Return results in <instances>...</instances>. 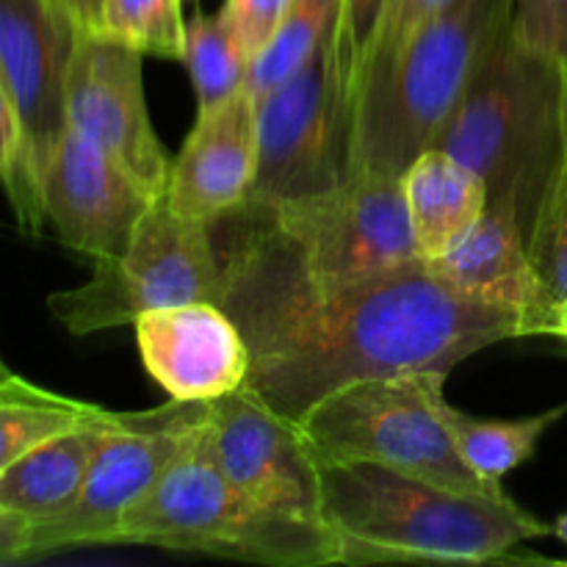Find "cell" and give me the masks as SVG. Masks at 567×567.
<instances>
[{"label": "cell", "mask_w": 567, "mask_h": 567, "mask_svg": "<svg viewBox=\"0 0 567 567\" xmlns=\"http://www.w3.org/2000/svg\"><path fill=\"white\" fill-rule=\"evenodd\" d=\"M454 3L457 0H391L374 39H371L369 50H365L363 61H360L354 86H358L363 72L382 64H391L426 25H432L437 17L446 14Z\"/></svg>", "instance_id": "4316f807"}, {"label": "cell", "mask_w": 567, "mask_h": 567, "mask_svg": "<svg viewBox=\"0 0 567 567\" xmlns=\"http://www.w3.org/2000/svg\"><path fill=\"white\" fill-rule=\"evenodd\" d=\"M354 53L341 25L288 81L258 97V172L241 208L327 192L349 177Z\"/></svg>", "instance_id": "52a82bcc"}, {"label": "cell", "mask_w": 567, "mask_h": 567, "mask_svg": "<svg viewBox=\"0 0 567 567\" xmlns=\"http://www.w3.org/2000/svg\"><path fill=\"white\" fill-rule=\"evenodd\" d=\"M293 0H225L227 22L249 61L271 42Z\"/></svg>", "instance_id": "f1b7e54d"}, {"label": "cell", "mask_w": 567, "mask_h": 567, "mask_svg": "<svg viewBox=\"0 0 567 567\" xmlns=\"http://www.w3.org/2000/svg\"><path fill=\"white\" fill-rule=\"evenodd\" d=\"M208 402H177L122 413L70 507L28 526V559L72 548L114 546L122 518L158 482L172 460L208 421Z\"/></svg>", "instance_id": "9c48e42d"}, {"label": "cell", "mask_w": 567, "mask_h": 567, "mask_svg": "<svg viewBox=\"0 0 567 567\" xmlns=\"http://www.w3.org/2000/svg\"><path fill=\"white\" fill-rule=\"evenodd\" d=\"M258 172V100L247 86L197 111L186 144L172 161L164 199L186 219L214 221L236 214Z\"/></svg>", "instance_id": "2e32d148"}, {"label": "cell", "mask_w": 567, "mask_h": 567, "mask_svg": "<svg viewBox=\"0 0 567 567\" xmlns=\"http://www.w3.org/2000/svg\"><path fill=\"white\" fill-rule=\"evenodd\" d=\"M109 413L105 408L9 374L0 380V471L72 426Z\"/></svg>", "instance_id": "44dd1931"}, {"label": "cell", "mask_w": 567, "mask_h": 567, "mask_svg": "<svg viewBox=\"0 0 567 567\" xmlns=\"http://www.w3.org/2000/svg\"><path fill=\"white\" fill-rule=\"evenodd\" d=\"M208 408L210 443L227 480L271 513L321 524V463L297 421L249 385Z\"/></svg>", "instance_id": "7c38bea8"}, {"label": "cell", "mask_w": 567, "mask_h": 567, "mask_svg": "<svg viewBox=\"0 0 567 567\" xmlns=\"http://www.w3.org/2000/svg\"><path fill=\"white\" fill-rule=\"evenodd\" d=\"M11 371H9V365L3 363V360H0V380H6V377H9Z\"/></svg>", "instance_id": "e575fe53"}, {"label": "cell", "mask_w": 567, "mask_h": 567, "mask_svg": "<svg viewBox=\"0 0 567 567\" xmlns=\"http://www.w3.org/2000/svg\"><path fill=\"white\" fill-rule=\"evenodd\" d=\"M230 216L219 305L247 338V385L291 421L354 382L449 374L493 343L532 336L520 310L454 286L424 260L330 280L305 271L264 219Z\"/></svg>", "instance_id": "6da1fadb"}, {"label": "cell", "mask_w": 567, "mask_h": 567, "mask_svg": "<svg viewBox=\"0 0 567 567\" xmlns=\"http://www.w3.org/2000/svg\"><path fill=\"white\" fill-rule=\"evenodd\" d=\"M388 3L391 0H341L338 25H341L343 39L354 53V75H358L360 61H363L365 50H369L371 39H374L382 17H385Z\"/></svg>", "instance_id": "f546056e"}, {"label": "cell", "mask_w": 567, "mask_h": 567, "mask_svg": "<svg viewBox=\"0 0 567 567\" xmlns=\"http://www.w3.org/2000/svg\"><path fill=\"white\" fill-rule=\"evenodd\" d=\"M133 330L144 369L169 399L214 402L247 385V338L221 305H166L138 316Z\"/></svg>", "instance_id": "9a60e30c"}, {"label": "cell", "mask_w": 567, "mask_h": 567, "mask_svg": "<svg viewBox=\"0 0 567 567\" xmlns=\"http://www.w3.org/2000/svg\"><path fill=\"white\" fill-rule=\"evenodd\" d=\"M0 183L11 199L17 221L25 233L37 236L44 225L31 192L25 183V138H22V122L17 114L14 97L0 72Z\"/></svg>", "instance_id": "484cf974"}, {"label": "cell", "mask_w": 567, "mask_h": 567, "mask_svg": "<svg viewBox=\"0 0 567 567\" xmlns=\"http://www.w3.org/2000/svg\"><path fill=\"white\" fill-rule=\"evenodd\" d=\"M551 535H557L559 540L567 543V513L563 515V518H557V524L551 526Z\"/></svg>", "instance_id": "836d02e7"}, {"label": "cell", "mask_w": 567, "mask_h": 567, "mask_svg": "<svg viewBox=\"0 0 567 567\" xmlns=\"http://www.w3.org/2000/svg\"><path fill=\"white\" fill-rule=\"evenodd\" d=\"M402 188L415 255L424 264L457 247L491 203L487 183L441 147H430L410 164Z\"/></svg>", "instance_id": "d6986e66"}, {"label": "cell", "mask_w": 567, "mask_h": 567, "mask_svg": "<svg viewBox=\"0 0 567 567\" xmlns=\"http://www.w3.org/2000/svg\"><path fill=\"white\" fill-rule=\"evenodd\" d=\"M75 25L50 0H0V72L25 138V183L44 216L39 177L64 133V81Z\"/></svg>", "instance_id": "5bb4252c"}, {"label": "cell", "mask_w": 567, "mask_h": 567, "mask_svg": "<svg viewBox=\"0 0 567 567\" xmlns=\"http://www.w3.org/2000/svg\"><path fill=\"white\" fill-rule=\"evenodd\" d=\"M92 266L86 282L48 297L50 316L72 336L136 324L138 316L166 305L221 299L210 225L175 214L164 197L150 205L120 255Z\"/></svg>", "instance_id": "ba28073f"}, {"label": "cell", "mask_w": 567, "mask_h": 567, "mask_svg": "<svg viewBox=\"0 0 567 567\" xmlns=\"http://www.w3.org/2000/svg\"><path fill=\"white\" fill-rule=\"evenodd\" d=\"M515 39L567 70V0H509Z\"/></svg>", "instance_id": "83f0119b"}, {"label": "cell", "mask_w": 567, "mask_h": 567, "mask_svg": "<svg viewBox=\"0 0 567 567\" xmlns=\"http://www.w3.org/2000/svg\"><path fill=\"white\" fill-rule=\"evenodd\" d=\"M321 524L338 565H485L551 526L513 498L465 496L374 463L321 465Z\"/></svg>", "instance_id": "7a4b0ae2"}, {"label": "cell", "mask_w": 567, "mask_h": 567, "mask_svg": "<svg viewBox=\"0 0 567 567\" xmlns=\"http://www.w3.org/2000/svg\"><path fill=\"white\" fill-rule=\"evenodd\" d=\"M144 53L97 31H75L64 81V116L150 197H164L172 158L144 100Z\"/></svg>", "instance_id": "8fae6325"}, {"label": "cell", "mask_w": 567, "mask_h": 567, "mask_svg": "<svg viewBox=\"0 0 567 567\" xmlns=\"http://www.w3.org/2000/svg\"><path fill=\"white\" fill-rule=\"evenodd\" d=\"M238 210L264 219L316 277L341 280L419 260L402 177L352 175L327 192Z\"/></svg>", "instance_id": "30bf717a"}, {"label": "cell", "mask_w": 567, "mask_h": 567, "mask_svg": "<svg viewBox=\"0 0 567 567\" xmlns=\"http://www.w3.org/2000/svg\"><path fill=\"white\" fill-rule=\"evenodd\" d=\"M114 546L271 567L338 565L336 540L324 524L271 513L227 480L210 443V415L122 518Z\"/></svg>", "instance_id": "277c9868"}, {"label": "cell", "mask_w": 567, "mask_h": 567, "mask_svg": "<svg viewBox=\"0 0 567 567\" xmlns=\"http://www.w3.org/2000/svg\"><path fill=\"white\" fill-rule=\"evenodd\" d=\"M181 61L188 66L194 81L197 111L216 109L247 81L249 59L233 37V28L221 9L216 14L197 11L186 22V48Z\"/></svg>", "instance_id": "603a6c76"}, {"label": "cell", "mask_w": 567, "mask_h": 567, "mask_svg": "<svg viewBox=\"0 0 567 567\" xmlns=\"http://www.w3.org/2000/svg\"><path fill=\"white\" fill-rule=\"evenodd\" d=\"M94 31L161 59L181 61L186 48L181 0H103Z\"/></svg>", "instance_id": "cb8c5ba5"}, {"label": "cell", "mask_w": 567, "mask_h": 567, "mask_svg": "<svg viewBox=\"0 0 567 567\" xmlns=\"http://www.w3.org/2000/svg\"><path fill=\"white\" fill-rule=\"evenodd\" d=\"M50 3L75 25V31H94L97 28L103 0H50Z\"/></svg>", "instance_id": "1f68e13d"}, {"label": "cell", "mask_w": 567, "mask_h": 567, "mask_svg": "<svg viewBox=\"0 0 567 567\" xmlns=\"http://www.w3.org/2000/svg\"><path fill=\"white\" fill-rule=\"evenodd\" d=\"M540 336H554V338H567V297L563 302H554L548 308L546 319H543Z\"/></svg>", "instance_id": "d6a6232c"}, {"label": "cell", "mask_w": 567, "mask_h": 567, "mask_svg": "<svg viewBox=\"0 0 567 567\" xmlns=\"http://www.w3.org/2000/svg\"><path fill=\"white\" fill-rule=\"evenodd\" d=\"M567 70L509 28V0L482 42L457 109L435 147L487 183L491 203L518 214L524 236L567 155Z\"/></svg>", "instance_id": "3957f363"}, {"label": "cell", "mask_w": 567, "mask_h": 567, "mask_svg": "<svg viewBox=\"0 0 567 567\" xmlns=\"http://www.w3.org/2000/svg\"><path fill=\"white\" fill-rule=\"evenodd\" d=\"M31 520L0 507V565L25 563Z\"/></svg>", "instance_id": "4dcf8cb0"}, {"label": "cell", "mask_w": 567, "mask_h": 567, "mask_svg": "<svg viewBox=\"0 0 567 567\" xmlns=\"http://www.w3.org/2000/svg\"><path fill=\"white\" fill-rule=\"evenodd\" d=\"M441 415L446 421L449 432H452L454 443H457L460 454L465 457V463L482 480L502 485L504 476L513 474L515 468H520V465L535 457L543 435L567 415V402L559 404V408L546 410V413L529 415V419L491 421L463 413V410H457L443 396Z\"/></svg>", "instance_id": "ffe728a7"}, {"label": "cell", "mask_w": 567, "mask_h": 567, "mask_svg": "<svg viewBox=\"0 0 567 567\" xmlns=\"http://www.w3.org/2000/svg\"><path fill=\"white\" fill-rule=\"evenodd\" d=\"M565 155H567V142H565Z\"/></svg>", "instance_id": "d590c367"}, {"label": "cell", "mask_w": 567, "mask_h": 567, "mask_svg": "<svg viewBox=\"0 0 567 567\" xmlns=\"http://www.w3.org/2000/svg\"><path fill=\"white\" fill-rule=\"evenodd\" d=\"M341 14V0H293L271 42L249 61L244 86L264 97L313 55Z\"/></svg>", "instance_id": "7402d4cb"}, {"label": "cell", "mask_w": 567, "mask_h": 567, "mask_svg": "<svg viewBox=\"0 0 567 567\" xmlns=\"http://www.w3.org/2000/svg\"><path fill=\"white\" fill-rule=\"evenodd\" d=\"M430 266L476 297L520 310L532 321V336H540L551 302L526 252L524 227L513 208L487 203L468 236Z\"/></svg>", "instance_id": "e0dca14e"}, {"label": "cell", "mask_w": 567, "mask_h": 567, "mask_svg": "<svg viewBox=\"0 0 567 567\" xmlns=\"http://www.w3.org/2000/svg\"><path fill=\"white\" fill-rule=\"evenodd\" d=\"M526 252L548 302H563L567 297V161L532 216Z\"/></svg>", "instance_id": "d4e9b609"}, {"label": "cell", "mask_w": 567, "mask_h": 567, "mask_svg": "<svg viewBox=\"0 0 567 567\" xmlns=\"http://www.w3.org/2000/svg\"><path fill=\"white\" fill-rule=\"evenodd\" d=\"M504 6L507 0H457L391 64L360 75L349 177H402L421 153L435 147Z\"/></svg>", "instance_id": "5b68a950"}, {"label": "cell", "mask_w": 567, "mask_h": 567, "mask_svg": "<svg viewBox=\"0 0 567 567\" xmlns=\"http://www.w3.org/2000/svg\"><path fill=\"white\" fill-rule=\"evenodd\" d=\"M39 199L59 241L92 264L120 255L155 203L105 150L70 125L44 164Z\"/></svg>", "instance_id": "4fadbf2b"}, {"label": "cell", "mask_w": 567, "mask_h": 567, "mask_svg": "<svg viewBox=\"0 0 567 567\" xmlns=\"http://www.w3.org/2000/svg\"><path fill=\"white\" fill-rule=\"evenodd\" d=\"M120 419L122 413L109 410L6 465L0 471V507L28 520L50 518L70 507Z\"/></svg>", "instance_id": "ac0fdd59"}, {"label": "cell", "mask_w": 567, "mask_h": 567, "mask_svg": "<svg viewBox=\"0 0 567 567\" xmlns=\"http://www.w3.org/2000/svg\"><path fill=\"white\" fill-rule=\"evenodd\" d=\"M446 371L363 380L316 402L297 421L316 460L374 463L465 496L509 498L465 463L441 415Z\"/></svg>", "instance_id": "8992f818"}]
</instances>
